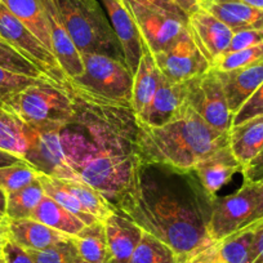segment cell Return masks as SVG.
<instances>
[{
    "label": "cell",
    "instance_id": "obj_46",
    "mask_svg": "<svg viewBox=\"0 0 263 263\" xmlns=\"http://www.w3.org/2000/svg\"><path fill=\"white\" fill-rule=\"evenodd\" d=\"M21 161H25L24 158H21V156L16 155V154L8 153V151L0 150V168L13 165V164L21 163Z\"/></svg>",
    "mask_w": 263,
    "mask_h": 263
},
{
    "label": "cell",
    "instance_id": "obj_43",
    "mask_svg": "<svg viewBox=\"0 0 263 263\" xmlns=\"http://www.w3.org/2000/svg\"><path fill=\"white\" fill-rule=\"evenodd\" d=\"M241 173L244 176V181L252 182V183L263 178V150L254 160L242 168Z\"/></svg>",
    "mask_w": 263,
    "mask_h": 263
},
{
    "label": "cell",
    "instance_id": "obj_30",
    "mask_svg": "<svg viewBox=\"0 0 263 263\" xmlns=\"http://www.w3.org/2000/svg\"><path fill=\"white\" fill-rule=\"evenodd\" d=\"M67 189L77 196L83 206L95 216L98 221L103 222L107 217L116 212L115 206L108 201L100 191L93 189L84 181H72V179H61Z\"/></svg>",
    "mask_w": 263,
    "mask_h": 263
},
{
    "label": "cell",
    "instance_id": "obj_19",
    "mask_svg": "<svg viewBox=\"0 0 263 263\" xmlns=\"http://www.w3.org/2000/svg\"><path fill=\"white\" fill-rule=\"evenodd\" d=\"M216 72L223 87L230 110L235 115L263 83V61L244 69Z\"/></svg>",
    "mask_w": 263,
    "mask_h": 263
},
{
    "label": "cell",
    "instance_id": "obj_28",
    "mask_svg": "<svg viewBox=\"0 0 263 263\" xmlns=\"http://www.w3.org/2000/svg\"><path fill=\"white\" fill-rule=\"evenodd\" d=\"M37 179H39L40 183H42L44 194L47 195V196L52 197L53 200L57 201L60 205H62L63 208L67 209L70 213L77 216L80 221L84 222L85 226L93 224L96 223V222H101L98 221L95 216H92V214L80 204V201L78 200L77 196L63 184V182L61 181V179L52 178V177L44 176V174L40 173Z\"/></svg>",
    "mask_w": 263,
    "mask_h": 263
},
{
    "label": "cell",
    "instance_id": "obj_52",
    "mask_svg": "<svg viewBox=\"0 0 263 263\" xmlns=\"http://www.w3.org/2000/svg\"><path fill=\"white\" fill-rule=\"evenodd\" d=\"M78 263H88V262H85V260H79V262H78Z\"/></svg>",
    "mask_w": 263,
    "mask_h": 263
},
{
    "label": "cell",
    "instance_id": "obj_39",
    "mask_svg": "<svg viewBox=\"0 0 263 263\" xmlns=\"http://www.w3.org/2000/svg\"><path fill=\"white\" fill-rule=\"evenodd\" d=\"M263 43V29H252V30H240L235 31L232 36L231 44L227 52L245 49V48L254 47V45Z\"/></svg>",
    "mask_w": 263,
    "mask_h": 263
},
{
    "label": "cell",
    "instance_id": "obj_45",
    "mask_svg": "<svg viewBox=\"0 0 263 263\" xmlns=\"http://www.w3.org/2000/svg\"><path fill=\"white\" fill-rule=\"evenodd\" d=\"M9 218L7 217L6 212L0 211V249L4 245V242L9 239Z\"/></svg>",
    "mask_w": 263,
    "mask_h": 263
},
{
    "label": "cell",
    "instance_id": "obj_12",
    "mask_svg": "<svg viewBox=\"0 0 263 263\" xmlns=\"http://www.w3.org/2000/svg\"><path fill=\"white\" fill-rule=\"evenodd\" d=\"M141 37L153 54L173 45L187 31V21L126 0Z\"/></svg>",
    "mask_w": 263,
    "mask_h": 263
},
{
    "label": "cell",
    "instance_id": "obj_37",
    "mask_svg": "<svg viewBox=\"0 0 263 263\" xmlns=\"http://www.w3.org/2000/svg\"><path fill=\"white\" fill-rule=\"evenodd\" d=\"M37 80L42 79H34V78L13 74V72L7 71L0 67V107L8 98L24 90L25 88L32 85Z\"/></svg>",
    "mask_w": 263,
    "mask_h": 263
},
{
    "label": "cell",
    "instance_id": "obj_36",
    "mask_svg": "<svg viewBox=\"0 0 263 263\" xmlns=\"http://www.w3.org/2000/svg\"><path fill=\"white\" fill-rule=\"evenodd\" d=\"M34 263H78L82 260L74 241L70 237L43 250H27Z\"/></svg>",
    "mask_w": 263,
    "mask_h": 263
},
{
    "label": "cell",
    "instance_id": "obj_40",
    "mask_svg": "<svg viewBox=\"0 0 263 263\" xmlns=\"http://www.w3.org/2000/svg\"><path fill=\"white\" fill-rule=\"evenodd\" d=\"M130 2H136V3L142 4V6L154 9V11L172 14V16L187 21V14L179 8V6L174 0H130Z\"/></svg>",
    "mask_w": 263,
    "mask_h": 263
},
{
    "label": "cell",
    "instance_id": "obj_9",
    "mask_svg": "<svg viewBox=\"0 0 263 263\" xmlns=\"http://www.w3.org/2000/svg\"><path fill=\"white\" fill-rule=\"evenodd\" d=\"M186 102L206 124L219 132H230L234 114L227 103L218 75L213 69L186 82Z\"/></svg>",
    "mask_w": 263,
    "mask_h": 263
},
{
    "label": "cell",
    "instance_id": "obj_51",
    "mask_svg": "<svg viewBox=\"0 0 263 263\" xmlns=\"http://www.w3.org/2000/svg\"><path fill=\"white\" fill-rule=\"evenodd\" d=\"M0 263H7L6 259H4V255L3 253H2V250H0Z\"/></svg>",
    "mask_w": 263,
    "mask_h": 263
},
{
    "label": "cell",
    "instance_id": "obj_15",
    "mask_svg": "<svg viewBox=\"0 0 263 263\" xmlns=\"http://www.w3.org/2000/svg\"><path fill=\"white\" fill-rule=\"evenodd\" d=\"M42 2L49 26L50 45H52L50 50L60 62L66 77L69 79L79 77L84 70L82 53L78 50L70 34L61 22L54 2L53 0H42Z\"/></svg>",
    "mask_w": 263,
    "mask_h": 263
},
{
    "label": "cell",
    "instance_id": "obj_6",
    "mask_svg": "<svg viewBox=\"0 0 263 263\" xmlns=\"http://www.w3.org/2000/svg\"><path fill=\"white\" fill-rule=\"evenodd\" d=\"M82 57L84 70L79 77L69 79V87L130 107L133 72L125 62L98 53H84Z\"/></svg>",
    "mask_w": 263,
    "mask_h": 263
},
{
    "label": "cell",
    "instance_id": "obj_23",
    "mask_svg": "<svg viewBox=\"0 0 263 263\" xmlns=\"http://www.w3.org/2000/svg\"><path fill=\"white\" fill-rule=\"evenodd\" d=\"M161 78H163V74L156 65L153 53L145 45L137 71L133 75V87H132L130 107L136 118L153 100L161 82Z\"/></svg>",
    "mask_w": 263,
    "mask_h": 263
},
{
    "label": "cell",
    "instance_id": "obj_27",
    "mask_svg": "<svg viewBox=\"0 0 263 263\" xmlns=\"http://www.w3.org/2000/svg\"><path fill=\"white\" fill-rule=\"evenodd\" d=\"M255 236V224L242 227L235 234L217 241V248L222 259L226 263L252 262L253 244Z\"/></svg>",
    "mask_w": 263,
    "mask_h": 263
},
{
    "label": "cell",
    "instance_id": "obj_3",
    "mask_svg": "<svg viewBox=\"0 0 263 263\" xmlns=\"http://www.w3.org/2000/svg\"><path fill=\"white\" fill-rule=\"evenodd\" d=\"M229 145V132L206 124L184 102L179 112L160 126H140L138 148L146 163L192 171L201 159Z\"/></svg>",
    "mask_w": 263,
    "mask_h": 263
},
{
    "label": "cell",
    "instance_id": "obj_17",
    "mask_svg": "<svg viewBox=\"0 0 263 263\" xmlns=\"http://www.w3.org/2000/svg\"><path fill=\"white\" fill-rule=\"evenodd\" d=\"M192 171L197 176L205 191L216 199L219 190L231 182L236 173H241L242 165L232 154L230 146L216 150L201 159Z\"/></svg>",
    "mask_w": 263,
    "mask_h": 263
},
{
    "label": "cell",
    "instance_id": "obj_41",
    "mask_svg": "<svg viewBox=\"0 0 263 263\" xmlns=\"http://www.w3.org/2000/svg\"><path fill=\"white\" fill-rule=\"evenodd\" d=\"M0 250L3 253L4 259H6L7 263H34L27 250L20 247L14 241H12L11 239L4 242Z\"/></svg>",
    "mask_w": 263,
    "mask_h": 263
},
{
    "label": "cell",
    "instance_id": "obj_18",
    "mask_svg": "<svg viewBox=\"0 0 263 263\" xmlns=\"http://www.w3.org/2000/svg\"><path fill=\"white\" fill-rule=\"evenodd\" d=\"M107 239L110 263H129L142 239L143 230L118 211L102 222Z\"/></svg>",
    "mask_w": 263,
    "mask_h": 263
},
{
    "label": "cell",
    "instance_id": "obj_20",
    "mask_svg": "<svg viewBox=\"0 0 263 263\" xmlns=\"http://www.w3.org/2000/svg\"><path fill=\"white\" fill-rule=\"evenodd\" d=\"M200 8L221 20L230 29H263V9L255 8L240 0H201Z\"/></svg>",
    "mask_w": 263,
    "mask_h": 263
},
{
    "label": "cell",
    "instance_id": "obj_44",
    "mask_svg": "<svg viewBox=\"0 0 263 263\" xmlns=\"http://www.w3.org/2000/svg\"><path fill=\"white\" fill-rule=\"evenodd\" d=\"M253 187H254L255 194V211L252 224L263 221V178L257 182H253Z\"/></svg>",
    "mask_w": 263,
    "mask_h": 263
},
{
    "label": "cell",
    "instance_id": "obj_25",
    "mask_svg": "<svg viewBox=\"0 0 263 263\" xmlns=\"http://www.w3.org/2000/svg\"><path fill=\"white\" fill-rule=\"evenodd\" d=\"M31 218L71 237L82 231L85 226L84 222L80 221L77 216L70 213L67 209L63 208L47 195H44L39 205L32 213Z\"/></svg>",
    "mask_w": 263,
    "mask_h": 263
},
{
    "label": "cell",
    "instance_id": "obj_11",
    "mask_svg": "<svg viewBox=\"0 0 263 263\" xmlns=\"http://www.w3.org/2000/svg\"><path fill=\"white\" fill-rule=\"evenodd\" d=\"M153 55L163 77L172 83H186L212 69L189 29L168 49Z\"/></svg>",
    "mask_w": 263,
    "mask_h": 263
},
{
    "label": "cell",
    "instance_id": "obj_4",
    "mask_svg": "<svg viewBox=\"0 0 263 263\" xmlns=\"http://www.w3.org/2000/svg\"><path fill=\"white\" fill-rule=\"evenodd\" d=\"M53 2L61 22L82 54L98 53L124 61L121 45L100 0Z\"/></svg>",
    "mask_w": 263,
    "mask_h": 263
},
{
    "label": "cell",
    "instance_id": "obj_49",
    "mask_svg": "<svg viewBox=\"0 0 263 263\" xmlns=\"http://www.w3.org/2000/svg\"><path fill=\"white\" fill-rule=\"evenodd\" d=\"M6 201H7L6 194L0 190V211L6 212Z\"/></svg>",
    "mask_w": 263,
    "mask_h": 263
},
{
    "label": "cell",
    "instance_id": "obj_24",
    "mask_svg": "<svg viewBox=\"0 0 263 263\" xmlns=\"http://www.w3.org/2000/svg\"><path fill=\"white\" fill-rule=\"evenodd\" d=\"M48 49L50 50V35L47 14L42 0H0ZM52 52V50H50Z\"/></svg>",
    "mask_w": 263,
    "mask_h": 263
},
{
    "label": "cell",
    "instance_id": "obj_48",
    "mask_svg": "<svg viewBox=\"0 0 263 263\" xmlns=\"http://www.w3.org/2000/svg\"><path fill=\"white\" fill-rule=\"evenodd\" d=\"M240 2H244V3L249 4V6L255 7V8L263 9V0H240Z\"/></svg>",
    "mask_w": 263,
    "mask_h": 263
},
{
    "label": "cell",
    "instance_id": "obj_32",
    "mask_svg": "<svg viewBox=\"0 0 263 263\" xmlns=\"http://www.w3.org/2000/svg\"><path fill=\"white\" fill-rule=\"evenodd\" d=\"M26 147L24 124L11 114L0 110V150L24 158Z\"/></svg>",
    "mask_w": 263,
    "mask_h": 263
},
{
    "label": "cell",
    "instance_id": "obj_2",
    "mask_svg": "<svg viewBox=\"0 0 263 263\" xmlns=\"http://www.w3.org/2000/svg\"><path fill=\"white\" fill-rule=\"evenodd\" d=\"M69 88L75 97V115L61 130L66 156L80 179L114 205L143 161L137 118L128 106Z\"/></svg>",
    "mask_w": 263,
    "mask_h": 263
},
{
    "label": "cell",
    "instance_id": "obj_14",
    "mask_svg": "<svg viewBox=\"0 0 263 263\" xmlns=\"http://www.w3.org/2000/svg\"><path fill=\"white\" fill-rule=\"evenodd\" d=\"M190 34L206 60L213 62L229 50L234 30L205 9L199 8L187 17Z\"/></svg>",
    "mask_w": 263,
    "mask_h": 263
},
{
    "label": "cell",
    "instance_id": "obj_13",
    "mask_svg": "<svg viewBox=\"0 0 263 263\" xmlns=\"http://www.w3.org/2000/svg\"><path fill=\"white\" fill-rule=\"evenodd\" d=\"M100 3L105 9L106 16L120 43L125 65L135 75L143 53L145 43L141 37L126 0H100Z\"/></svg>",
    "mask_w": 263,
    "mask_h": 263
},
{
    "label": "cell",
    "instance_id": "obj_47",
    "mask_svg": "<svg viewBox=\"0 0 263 263\" xmlns=\"http://www.w3.org/2000/svg\"><path fill=\"white\" fill-rule=\"evenodd\" d=\"M174 2L178 4L179 8H181L182 11L187 14V17H189V14H191L192 12L196 11V9L200 7L201 0H174Z\"/></svg>",
    "mask_w": 263,
    "mask_h": 263
},
{
    "label": "cell",
    "instance_id": "obj_31",
    "mask_svg": "<svg viewBox=\"0 0 263 263\" xmlns=\"http://www.w3.org/2000/svg\"><path fill=\"white\" fill-rule=\"evenodd\" d=\"M129 263H178L173 250L158 237L143 231Z\"/></svg>",
    "mask_w": 263,
    "mask_h": 263
},
{
    "label": "cell",
    "instance_id": "obj_33",
    "mask_svg": "<svg viewBox=\"0 0 263 263\" xmlns=\"http://www.w3.org/2000/svg\"><path fill=\"white\" fill-rule=\"evenodd\" d=\"M0 67L13 74L34 78V79H49L34 62L27 60L2 36H0Z\"/></svg>",
    "mask_w": 263,
    "mask_h": 263
},
{
    "label": "cell",
    "instance_id": "obj_5",
    "mask_svg": "<svg viewBox=\"0 0 263 263\" xmlns=\"http://www.w3.org/2000/svg\"><path fill=\"white\" fill-rule=\"evenodd\" d=\"M0 110L11 114L25 125L65 126L75 115V97L70 88L42 79L8 98Z\"/></svg>",
    "mask_w": 263,
    "mask_h": 263
},
{
    "label": "cell",
    "instance_id": "obj_35",
    "mask_svg": "<svg viewBox=\"0 0 263 263\" xmlns=\"http://www.w3.org/2000/svg\"><path fill=\"white\" fill-rule=\"evenodd\" d=\"M39 172L35 171L26 161L0 168V190L6 195L24 189L36 181Z\"/></svg>",
    "mask_w": 263,
    "mask_h": 263
},
{
    "label": "cell",
    "instance_id": "obj_8",
    "mask_svg": "<svg viewBox=\"0 0 263 263\" xmlns=\"http://www.w3.org/2000/svg\"><path fill=\"white\" fill-rule=\"evenodd\" d=\"M0 36L34 62L49 79L69 88V78L52 52L0 2Z\"/></svg>",
    "mask_w": 263,
    "mask_h": 263
},
{
    "label": "cell",
    "instance_id": "obj_10",
    "mask_svg": "<svg viewBox=\"0 0 263 263\" xmlns=\"http://www.w3.org/2000/svg\"><path fill=\"white\" fill-rule=\"evenodd\" d=\"M255 211V194L252 182L244 181L236 192L214 199L208 223V234L214 242L252 224Z\"/></svg>",
    "mask_w": 263,
    "mask_h": 263
},
{
    "label": "cell",
    "instance_id": "obj_21",
    "mask_svg": "<svg viewBox=\"0 0 263 263\" xmlns=\"http://www.w3.org/2000/svg\"><path fill=\"white\" fill-rule=\"evenodd\" d=\"M9 239L26 250H43L69 240V235L32 218L9 219Z\"/></svg>",
    "mask_w": 263,
    "mask_h": 263
},
{
    "label": "cell",
    "instance_id": "obj_50",
    "mask_svg": "<svg viewBox=\"0 0 263 263\" xmlns=\"http://www.w3.org/2000/svg\"><path fill=\"white\" fill-rule=\"evenodd\" d=\"M252 263H263V249L260 250V252L258 253L254 258H253Z\"/></svg>",
    "mask_w": 263,
    "mask_h": 263
},
{
    "label": "cell",
    "instance_id": "obj_29",
    "mask_svg": "<svg viewBox=\"0 0 263 263\" xmlns=\"http://www.w3.org/2000/svg\"><path fill=\"white\" fill-rule=\"evenodd\" d=\"M44 190L39 179L24 189L6 195V214L9 219L31 218L32 213L44 197Z\"/></svg>",
    "mask_w": 263,
    "mask_h": 263
},
{
    "label": "cell",
    "instance_id": "obj_22",
    "mask_svg": "<svg viewBox=\"0 0 263 263\" xmlns=\"http://www.w3.org/2000/svg\"><path fill=\"white\" fill-rule=\"evenodd\" d=\"M229 146L242 168L254 160L263 150V115L232 126Z\"/></svg>",
    "mask_w": 263,
    "mask_h": 263
},
{
    "label": "cell",
    "instance_id": "obj_7",
    "mask_svg": "<svg viewBox=\"0 0 263 263\" xmlns=\"http://www.w3.org/2000/svg\"><path fill=\"white\" fill-rule=\"evenodd\" d=\"M27 147L24 160L40 174L57 179L80 181V177L70 165L63 148L62 125H25Z\"/></svg>",
    "mask_w": 263,
    "mask_h": 263
},
{
    "label": "cell",
    "instance_id": "obj_1",
    "mask_svg": "<svg viewBox=\"0 0 263 263\" xmlns=\"http://www.w3.org/2000/svg\"><path fill=\"white\" fill-rule=\"evenodd\" d=\"M213 203L194 171L142 161L114 206L183 263L214 242L208 234Z\"/></svg>",
    "mask_w": 263,
    "mask_h": 263
},
{
    "label": "cell",
    "instance_id": "obj_42",
    "mask_svg": "<svg viewBox=\"0 0 263 263\" xmlns=\"http://www.w3.org/2000/svg\"><path fill=\"white\" fill-rule=\"evenodd\" d=\"M183 263H226L221 258L218 253V248H217L216 242L206 247L205 249L200 250L199 253L190 257L186 262Z\"/></svg>",
    "mask_w": 263,
    "mask_h": 263
},
{
    "label": "cell",
    "instance_id": "obj_26",
    "mask_svg": "<svg viewBox=\"0 0 263 263\" xmlns=\"http://www.w3.org/2000/svg\"><path fill=\"white\" fill-rule=\"evenodd\" d=\"M71 239L83 260L88 263H110V252L102 222L84 226Z\"/></svg>",
    "mask_w": 263,
    "mask_h": 263
},
{
    "label": "cell",
    "instance_id": "obj_38",
    "mask_svg": "<svg viewBox=\"0 0 263 263\" xmlns=\"http://www.w3.org/2000/svg\"><path fill=\"white\" fill-rule=\"evenodd\" d=\"M259 115H263V83L235 114L232 119V126Z\"/></svg>",
    "mask_w": 263,
    "mask_h": 263
},
{
    "label": "cell",
    "instance_id": "obj_16",
    "mask_svg": "<svg viewBox=\"0 0 263 263\" xmlns=\"http://www.w3.org/2000/svg\"><path fill=\"white\" fill-rule=\"evenodd\" d=\"M186 83H172L161 78L153 100L137 116L138 125L160 126L171 121L186 102Z\"/></svg>",
    "mask_w": 263,
    "mask_h": 263
},
{
    "label": "cell",
    "instance_id": "obj_34",
    "mask_svg": "<svg viewBox=\"0 0 263 263\" xmlns=\"http://www.w3.org/2000/svg\"><path fill=\"white\" fill-rule=\"evenodd\" d=\"M263 61V43L245 49L226 52L212 62V69L216 71H231L248 67Z\"/></svg>",
    "mask_w": 263,
    "mask_h": 263
}]
</instances>
